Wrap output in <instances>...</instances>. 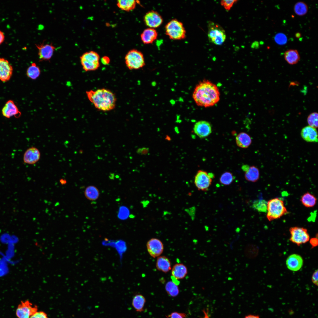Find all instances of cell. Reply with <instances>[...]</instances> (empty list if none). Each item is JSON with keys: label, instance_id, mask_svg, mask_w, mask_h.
Returning a JSON list of instances; mask_svg holds the SVG:
<instances>
[{"label": "cell", "instance_id": "ba28073f", "mask_svg": "<svg viewBox=\"0 0 318 318\" xmlns=\"http://www.w3.org/2000/svg\"><path fill=\"white\" fill-rule=\"evenodd\" d=\"M291 235L289 240L298 246L307 242L309 239V236L307 229L303 227H293L289 228Z\"/></svg>", "mask_w": 318, "mask_h": 318}, {"label": "cell", "instance_id": "60d3db41", "mask_svg": "<svg viewBox=\"0 0 318 318\" xmlns=\"http://www.w3.org/2000/svg\"><path fill=\"white\" fill-rule=\"evenodd\" d=\"M309 242L312 248L316 247L318 245L317 238L316 237L312 238L310 240Z\"/></svg>", "mask_w": 318, "mask_h": 318}, {"label": "cell", "instance_id": "7bdbcfd3", "mask_svg": "<svg viewBox=\"0 0 318 318\" xmlns=\"http://www.w3.org/2000/svg\"><path fill=\"white\" fill-rule=\"evenodd\" d=\"M5 39V35L3 32L0 30V45L4 41Z\"/></svg>", "mask_w": 318, "mask_h": 318}, {"label": "cell", "instance_id": "83f0119b", "mask_svg": "<svg viewBox=\"0 0 318 318\" xmlns=\"http://www.w3.org/2000/svg\"><path fill=\"white\" fill-rule=\"evenodd\" d=\"M317 199L313 194L309 192L304 193L301 197L300 201L305 207H313L316 204Z\"/></svg>", "mask_w": 318, "mask_h": 318}, {"label": "cell", "instance_id": "d6a6232c", "mask_svg": "<svg viewBox=\"0 0 318 318\" xmlns=\"http://www.w3.org/2000/svg\"><path fill=\"white\" fill-rule=\"evenodd\" d=\"M234 179V177L232 173L229 172H226L221 176L219 181L221 184L228 186L232 183Z\"/></svg>", "mask_w": 318, "mask_h": 318}, {"label": "cell", "instance_id": "836d02e7", "mask_svg": "<svg viewBox=\"0 0 318 318\" xmlns=\"http://www.w3.org/2000/svg\"><path fill=\"white\" fill-rule=\"evenodd\" d=\"M252 206L259 212H266L267 211V202L263 199L255 200L253 203Z\"/></svg>", "mask_w": 318, "mask_h": 318}, {"label": "cell", "instance_id": "cb8c5ba5", "mask_svg": "<svg viewBox=\"0 0 318 318\" xmlns=\"http://www.w3.org/2000/svg\"><path fill=\"white\" fill-rule=\"evenodd\" d=\"M284 57L286 61L291 65L297 63L300 58L298 51L294 49H290L286 51L284 54Z\"/></svg>", "mask_w": 318, "mask_h": 318}, {"label": "cell", "instance_id": "9a60e30c", "mask_svg": "<svg viewBox=\"0 0 318 318\" xmlns=\"http://www.w3.org/2000/svg\"><path fill=\"white\" fill-rule=\"evenodd\" d=\"M13 68L8 61L0 57V80L6 82L11 79L13 74Z\"/></svg>", "mask_w": 318, "mask_h": 318}, {"label": "cell", "instance_id": "8d00e7d4", "mask_svg": "<svg viewBox=\"0 0 318 318\" xmlns=\"http://www.w3.org/2000/svg\"><path fill=\"white\" fill-rule=\"evenodd\" d=\"M166 317L167 318H186L187 315L184 313L174 312Z\"/></svg>", "mask_w": 318, "mask_h": 318}, {"label": "cell", "instance_id": "277c9868", "mask_svg": "<svg viewBox=\"0 0 318 318\" xmlns=\"http://www.w3.org/2000/svg\"><path fill=\"white\" fill-rule=\"evenodd\" d=\"M165 31L171 40H181L186 37V30L183 23L176 19H172L166 24Z\"/></svg>", "mask_w": 318, "mask_h": 318}, {"label": "cell", "instance_id": "ac0fdd59", "mask_svg": "<svg viewBox=\"0 0 318 318\" xmlns=\"http://www.w3.org/2000/svg\"><path fill=\"white\" fill-rule=\"evenodd\" d=\"M303 260L300 255L296 254H291L287 259L286 264L287 268L293 271L299 270L302 267Z\"/></svg>", "mask_w": 318, "mask_h": 318}, {"label": "cell", "instance_id": "b9f144b4", "mask_svg": "<svg viewBox=\"0 0 318 318\" xmlns=\"http://www.w3.org/2000/svg\"><path fill=\"white\" fill-rule=\"evenodd\" d=\"M110 59L107 56H103L101 59V62L104 65L108 64L110 63Z\"/></svg>", "mask_w": 318, "mask_h": 318}, {"label": "cell", "instance_id": "ab89813d", "mask_svg": "<svg viewBox=\"0 0 318 318\" xmlns=\"http://www.w3.org/2000/svg\"><path fill=\"white\" fill-rule=\"evenodd\" d=\"M148 149L144 147L141 148H139L137 150L136 152L138 154L145 155L148 153Z\"/></svg>", "mask_w": 318, "mask_h": 318}, {"label": "cell", "instance_id": "f6af8a7d", "mask_svg": "<svg viewBox=\"0 0 318 318\" xmlns=\"http://www.w3.org/2000/svg\"><path fill=\"white\" fill-rule=\"evenodd\" d=\"M301 34L300 33L297 32L295 34V36L296 37L299 38L301 36Z\"/></svg>", "mask_w": 318, "mask_h": 318}, {"label": "cell", "instance_id": "30bf717a", "mask_svg": "<svg viewBox=\"0 0 318 318\" xmlns=\"http://www.w3.org/2000/svg\"><path fill=\"white\" fill-rule=\"evenodd\" d=\"M37 310V306L27 300L21 301L18 305L16 314L18 318H30Z\"/></svg>", "mask_w": 318, "mask_h": 318}, {"label": "cell", "instance_id": "bcb514c9", "mask_svg": "<svg viewBox=\"0 0 318 318\" xmlns=\"http://www.w3.org/2000/svg\"><path fill=\"white\" fill-rule=\"evenodd\" d=\"M60 181L61 184H64L66 182V180H63V179H61Z\"/></svg>", "mask_w": 318, "mask_h": 318}, {"label": "cell", "instance_id": "5b68a950", "mask_svg": "<svg viewBox=\"0 0 318 318\" xmlns=\"http://www.w3.org/2000/svg\"><path fill=\"white\" fill-rule=\"evenodd\" d=\"M208 36L209 41L216 45H221L224 42L226 35L223 27L211 21L207 22Z\"/></svg>", "mask_w": 318, "mask_h": 318}, {"label": "cell", "instance_id": "7402d4cb", "mask_svg": "<svg viewBox=\"0 0 318 318\" xmlns=\"http://www.w3.org/2000/svg\"><path fill=\"white\" fill-rule=\"evenodd\" d=\"M155 266L158 270L165 273L168 272L172 269L170 260L164 256H160L157 257Z\"/></svg>", "mask_w": 318, "mask_h": 318}, {"label": "cell", "instance_id": "4dcf8cb0", "mask_svg": "<svg viewBox=\"0 0 318 318\" xmlns=\"http://www.w3.org/2000/svg\"><path fill=\"white\" fill-rule=\"evenodd\" d=\"M295 14L299 16H303L307 14L308 10L307 4L304 2L299 1L296 3L294 7Z\"/></svg>", "mask_w": 318, "mask_h": 318}, {"label": "cell", "instance_id": "ffe728a7", "mask_svg": "<svg viewBox=\"0 0 318 318\" xmlns=\"http://www.w3.org/2000/svg\"><path fill=\"white\" fill-rule=\"evenodd\" d=\"M171 270L172 277L177 280L183 279L188 273L187 267L182 263L176 264L173 266Z\"/></svg>", "mask_w": 318, "mask_h": 318}, {"label": "cell", "instance_id": "7a4b0ae2", "mask_svg": "<svg viewBox=\"0 0 318 318\" xmlns=\"http://www.w3.org/2000/svg\"><path fill=\"white\" fill-rule=\"evenodd\" d=\"M86 94L90 102L100 110L108 111L115 107L116 97L109 90L103 88L95 90H91L87 91Z\"/></svg>", "mask_w": 318, "mask_h": 318}, {"label": "cell", "instance_id": "44dd1931", "mask_svg": "<svg viewBox=\"0 0 318 318\" xmlns=\"http://www.w3.org/2000/svg\"><path fill=\"white\" fill-rule=\"evenodd\" d=\"M158 33L155 29L148 28L144 30L140 35L142 42L145 44H150L157 39Z\"/></svg>", "mask_w": 318, "mask_h": 318}, {"label": "cell", "instance_id": "1f68e13d", "mask_svg": "<svg viewBox=\"0 0 318 318\" xmlns=\"http://www.w3.org/2000/svg\"><path fill=\"white\" fill-rule=\"evenodd\" d=\"M165 289L168 294L172 297H175L179 294L178 285L173 281L168 282L165 285Z\"/></svg>", "mask_w": 318, "mask_h": 318}, {"label": "cell", "instance_id": "d590c367", "mask_svg": "<svg viewBox=\"0 0 318 318\" xmlns=\"http://www.w3.org/2000/svg\"><path fill=\"white\" fill-rule=\"evenodd\" d=\"M237 0H222L221 1V5L223 6L227 11H229Z\"/></svg>", "mask_w": 318, "mask_h": 318}, {"label": "cell", "instance_id": "e0dca14e", "mask_svg": "<svg viewBox=\"0 0 318 318\" xmlns=\"http://www.w3.org/2000/svg\"><path fill=\"white\" fill-rule=\"evenodd\" d=\"M40 156V153L38 149L34 147H31L24 153V162L27 164H34L39 160Z\"/></svg>", "mask_w": 318, "mask_h": 318}, {"label": "cell", "instance_id": "5bb4252c", "mask_svg": "<svg viewBox=\"0 0 318 318\" xmlns=\"http://www.w3.org/2000/svg\"><path fill=\"white\" fill-rule=\"evenodd\" d=\"M193 130L195 133L201 138L208 137L212 132L211 124L205 120L197 122L194 126Z\"/></svg>", "mask_w": 318, "mask_h": 318}, {"label": "cell", "instance_id": "e575fe53", "mask_svg": "<svg viewBox=\"0 0 318 318\" xmlns=\"http://www.w3.org/2000/svg\"><path fill=\"white\" fill-rule=\"evenodd\" d=\"M318 115L317 112L310 114L308 116L307 121L309 126L316 128L318 127Z\"/></svg>", "mask_w": 318, "mask_h": 318}, {"label": "cell", "instance_id": "8992f818", "mask_svg": "<svg viewBox=\"0 0 318 318\" xmlns=\"http://www.w3.org/2000/svg\"><path fill=\"white\" fill-rule=\"evenodd\" d=\"M125 62L130 70L138 69L145 65L143 54L136 49H132L128 52L125 57Z\"/></svg>", "mask_w": 318, "mask_h": 318}, {"label": "cell", "instance_id": "4316f807", "mask_svg": "<svg viewBox=\"0 0 318 318\" xmlns=\"http://www.w3.org/2000/svg\"><path fill=\"white\" fill-rule=\"evenodd\" d=\"M137 3L135 0H119L117 1V5L120 9L129 11L134 10Z\"/></svg>", "mask_w": 318, "mask_h": 318}, {"label": "cell", "instance_id": "603a6c76", "mask_svg": "<svg viewBox=\"0 0 318 318\" xmlns=\"http://www.w3.org/2000/svg\"><path fill=\"white\" fill-rule=\"evenodd\" d=\"M236 145L238 147L244 148H248L252 142L250 136L244 132L239 133L236 137Z\"/></svg>", "mask_w": 318, "mask_h": 318}, {"label": "cell", "instance_id": "d6986e66", "mask_svg": "<svg viewBox=\"0 0 318 318\" xmlns=\"http://www.w3.org/2000/svg\"><path fill=\"white\" fill-rule=\"evenodd\" d=\"M301 136L305 141L310 142H317L318 141L317 132L315 128L308 126L302 129Z\"/></svg>", "mask_w": 318, "mask_h": 318}, {"label": "cell", "instance_id": "6da1fadb", "mask_svg": "<svg viewBox=\"0 0 318 318\" xmlns=\"http://www.w3.org/2000/svg\"><path fill=\"white\" fill-rule=\"evenodd\" d=\"M192 97L197 105L207 107L213 106L219 102L220 93L215 84L208 80H204L196 85Z\"/></svg>", "mask_w": 318, "mask_h": 318}, {"label": "cell", "instance_id": "ee69618b", "mask_svg": "<svg viewBox=\"0 0 318 318\" xmlns=\"http://www.w3.org/2000/svg\"><path fill=\"white\" fill-rule=\"evenodd\" d=\"M244 318H260L259 316L257 315L249 314L245 316Z\"/></svg>", "mask_w": 318, "mask_h": 318}, {"label": "cell", "instance_id": "52a82bcc", "mask_svg": "<svg viewBox=\"0 0 318 318\" xmlns=\"http://www.w3.org/2000/svg\"><path fill=\"white\" fill-rule=\"evenodd\" d=\"M80 58L83 69L85 71L96 70L100 66L99 55L94 51L86 52Z\"/></svg>", "mask_w": 318, "mask_h": 318}, {"label": "cell", "instance_id": "f546056e", "mask_svg": "<svg viewBox=\"0 0 318 318\" xmlns=\"http://www.w3.org/2000/svg\"><path fill=\"white\" fill-rule=\"evenodd\" d=\"M41 70L39 66L35 63H32L28 67L26 71V75L29 78L35 80L40 76Z\"/></svg>", "mask_w": 318, "mask_h": 318}, {"label": "cell", "instance_id": "9c48e42d", "mask_svg": "<svg viewBox=\"0 0 318 318\" xmlns=\"http://www.w3.org/2000/svg\"><path fill=\"white\" fill-rule=\"evenodd\" d=\"M212 182V177L211 174L204 170H198L194 177V183L198 190L207 191Z\"/></svg>", "mask_w": 318, "mask_h": 318}, {"label": "cell", "instance_id": "2e32d148", "mask_svg": "<svg viewBox=\"0 0 318 318\" xmlns=\"http://www.w3.org/2000/svg\"><path fill=\"white\" fill-rule=\"evenodd\" d=\"M1 112L4 116L8 118L13 116L19 118L21 115L17 106L14 102L11 100H9L6 102L2 109Z\"/></svg>", "mask_w": 318, "mask_h": 318}, {"label": "cell", "instance_id": "8fae6325", "mask_svg": "<svg viewBox=\"0 0 318 318\" xmlns=\"http://www.w3.org/2000/svg\"><path fill=\"white\" fill-rule=\"evenodd\" d=\"M146 248L149 255L155 258L161 256L164 250V246L162 241L158 238H152L147 242Z\"/></svg>", "mask_w": 318, "mask_h": 318}, {"label": "cell", "instance_id": "f1b7e54d", "mask_svg": "<svg viewBox=\"0 0 318 318\" xmlns=\"http://www.w3.org/2000/svg\"><path fill=\"white\" fill-rule=\"evenodd\" d=\"M84 194L85 197L90 201H95L97 199L100 195L99 191L95 186H90L86 187Z\"/></svg>", "mask_w": 318, "mask_h": 318}, {"label": "cell", "instance_id": "74e56055", "mask_svg": "<svg viewBox=\"0 0 318 318\" xmlns=\"http://www.w3.org/2000/svg\"><path fill=\"white\" fill-rule=\"evenodd\" d=\"M30 318H48L47 314L43 311H37Z\"/></svg>", "mask_w": 318, "mask_h": 318}, {"label": "cell", "instance_id": "3957f363", "mask_svg": "<svg viewBox=\"0 0 318 318\" xmlns=\"http://www.w3.org/2000/svg\"><path fill=\"white\" fill-rule=\"evenodd\" d=\"M266 212V218L269 221L279 218L288 213L283 201L278 198L267 202Z\"/></svg>", "mask_w": 318, "mask_h": 318}, {"label": "cell", "instance_id": "4fadbf2b", "mask_svg": "<svg viewBox=\"0 0 318 318\" xmlns=\"http://www.w3.org/2000/svg\"><path fill=\"white\" fill-rule=\"evenodd\" d=\"M36 46L38 49V55L40 61L50 60L56 49L52 43H40L36 44Z\"/></svg>", "mask_w": 318, "mask_h": 318}, {"label": "cell", "instance_id": "f35d334b", "mask_svg": "<svg viewBox=\"0 0 318 318\" xmlns=\"http://www.w3.org/2000/svg\"><path fill=\"white\" fill-rule=\"evenodd\" d=\"M318 270H316L313 273L312 277V282L316 285L318 286Z\"/></svg>", "mask_w": 318, "mask_h": 318}, {"label": "cell", "instance_id": "7c38bea8", "mask_svg": "<svg viewBox=\"0 0 318 318\" xmlns=\"http://www.w3.org/2000/svg\"><path fill=\"white\" fill-rule=\"evenodd\" d=\"M144 21L148 28L155 29L160 26L163 22L161 15L157 11L151 10L147 12L144 16Z\"/></svg>", "mask_w": 318, "mask_h": 318}, {"label": "cell", "instance_id": "484cf974", "mask_svg": "<svg viewBox=\"0 0 318 318\" xmlns=\"http://www.w3.org/2000/svg\"><path fill=\"white\" fill-rule=\"evenodd\" d=\"M259 170L255 166H249L245 172V178L249 181L255 182L259 180Z\"/></svg>", "mask_w": 318, "mask_h": 318}, {"label": "cell", "instance_id": "d4e9b609", "mask_svg": "<svg viewBox=\"0 0 318 318\" xmlns=\"http://www.w3.org/2000/svg\"><path fill=\"white\" fill-rule=\"evenodd\" d=\"M146 302L145 297L141 294H137L133 297L132 305L136 311L142 312L144 310V307Z\"/></svg>", "mask_w": 318, "mask_h": 318}]
</instances>
